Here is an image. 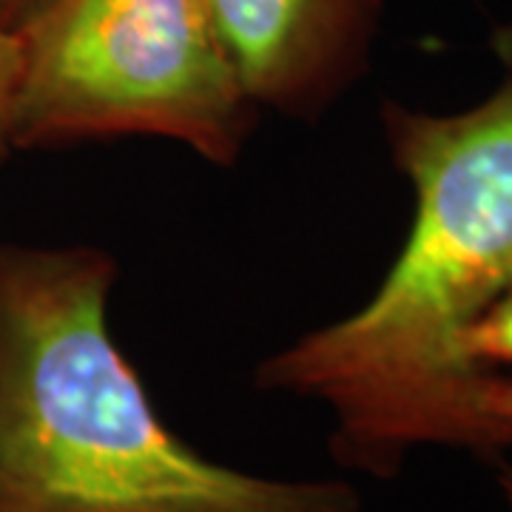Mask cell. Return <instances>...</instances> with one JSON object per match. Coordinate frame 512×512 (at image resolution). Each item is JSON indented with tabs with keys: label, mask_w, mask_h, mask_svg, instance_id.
Listing matches in <instances>:
<instances>
[{
	"label": "cell",
	"mask_w": 512,
	"mask_h": 512,
	"mask_svg": "<svg viewBox=\"0 0 512 512\" xmlns=\"http://www.w3.org/2000/svg\"><path fill=\"white\" fill-rule=\"evenodd\" d=\"M413 225L359 311L299 336L256 384L322 402L342 464L390 478L416 447H467L478 384L461 339L512 288V77L456 114L382 103Z\"/></svg>",
	"instance_id": "obj_1"
},
{
	"label": "cell",
	"mask_w": 512,
	"mask_h": 512,
	"mask_svg": "<svg viewBox=\"0 0 512 512\" xmlns=\"http://www.w3.org/2000/svg\"><path fill=\"white\" fill-rule=\"evenodd\" d=\"M114 256L0 245V512H359L336 478L202 456L111 339Z\"/></svg>",
	"instance_id": "obj_2"
},
{
	"label": "cell",
	"mask_w": 512,
	"mask_h": 512,
	"mask_svg": "<svg viewBox=\"0 0 512 512\" xmlns=\"http://www.w3.org/2000/svg\"><path fill=\"white\" fill-rule=\"evenodd\" d=\"M15 32V151L143 134L239 163L259 106L214 0H43Z\"/></svg>",
	"instance_id": "obj_3"
},
{
	"label": "cell",
	"mask_w": 512,
	"mask_h": 512,
	"mask_svg": "<svg viewBox=\"0 0 512 512\" xmlns=\"http://www.w3.org/2000/svg\"><path fill=\"white\" fill-rule=\"evenodd\" d=\"M387 0H214L259 111L316 120L365 77Z\"/></svg>",
	"instance_id": "obj_4"
},
{
	"label": "cell",
	"mask_w": 512,
	"mask_h": 512,
	"mask_svg": "<svg viewBox=\"0 0 512 512\" xmlns=\"http://www.w3.org/2000/svg\"><path fill=\"white\" fill-rule=\"evenodd\" d=\"M458 353L461 365L476 376L512 370V288L470 325Z\"/></svg>",
	"instance_id": "obj_5"
},
{
	"label": "cell",
	"mask_w": 512,
	"mask_h": 512,
	"mask_svg": "<svg viewBox=\"0 0 512 512\" xmlns=\"http://www.w3.org/2000/svg\"><path fill=\"white\" fill-rule=\"evenodd\" d=\"M512 444V373H490L473 404L470 450L495 453Z\"/></svg>",
	"instance_id": "obj_6"
},
{
	"label": "cell",
	"mask_w": 512,
	"mask_h": 512,
	"mask_svg": "<svg viewBox=\"0 0 512 512\" xmlns=\"http://www.w3.org/2000/svg\"><path fill=\"white\" fill-rule=\"evenodd\" d=\"M20 77V40L18 32L0 29V165L15 154L12 117Z\"/></svg>",
	"instance_id": "obj_7"
},
{
	"label": "cell",
	"mask_w": 512,
	"mask_h": 512,
	"mask_svg": "<svg viewBox=\"0 0 512 512\" xmlns=\"http://www.w3.org/2000/svg\"><path fill=\"white\" fill-rule=\"evenodd\" d=\"M43 0H0V29H18Z\"/></svg>",
	"instance_id": "obj_8"
},
{
	"label": "cell",
	"mask_w": 512,
	"mask_h": 512,
	"mask_svg": "<svg viewBox=\"0 0 512 512\" xmlns=\"http://www.w3.org/2000/svg\"><path fill=\"white\" fill-rule=\"evenodd\" d=\"M498 487H501L504 501H507V507H510L512 512V467H504V470L498 473Z\"/></svg>",
	"instance_id": "obj_9"
}]
</instances>
